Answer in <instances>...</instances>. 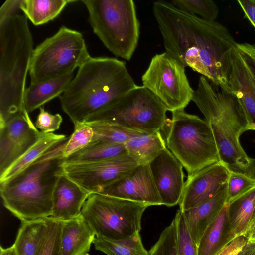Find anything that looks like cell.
<instances>
[{
	"label": "cell",
	"instance_id": "6da1fadb",
	"mask_svg": "<svg viewBox=\"0 0 255 255\" xmlns=\"http://www.w3.org/2000/svg\"><path fill=\"white\" fill-rule=\"evenodd\" d=\"M152 9L165 52L230 92L232 53L238 43L228 28L183 12L170 2L154 1Z\"/></svg>",
	"mask_w": 255,
	"mask_h": 255
},
{
	"label": "cell",
	"instance_id": "7a4b0ae2",
	"mask_svg": "<svg viewBox=\"0 0 255 255\" xmlns=\"http://www.w3.org/2000/svg\"><path fill=\"white\" fill-rule=\"evenodd\" d=\"M192 101L211 127L220 162L230 172L254 178L255 159L247 155L240 142L241 135L252 128L236 96L201 76Z\"/></svg>",
	"mask_w": 255,
	"mask_h": 255
},
{
	"label": "cell",
	"instance_id": "3957f363",
	"mask_svg": "<svg viewBox=\"0 0 255 255\" xmlns=\"http://www.w3.org/2000/svg\"><path fill=\"white\" fill-rule=\"evenodd\" d=\"M136 86L124 61L90 57L59 97L60 103L74 124L85 123Z\"/></svg>",
	"mask_w": 255,
	"mask_h": 255
},
{
	"label": "cell",
	"instance_id": "277c9868",
	"mask_svg": "<svg viewBox=\"0 0 255 255\" xmlns=\"http://www.w3.org/2000/svg\"><path fill=\"white\" fill-rule=\"evenodd\" d=\"M68 139L0 183L3 205L21 222L51 216L54 189L64 174L63 151Z\"/></svg>",
	"mask_w": 255,
	"mask_h": 255
},
{
	"label": "cell",
	"instance_id": "5b68a950",
	"mask_svg": "<svg viewBox=\"0 0 255 255\" xmlns=\"http://www.w3.org/2000/svg\"><path fill=\"white\" fill-rule=\"evenodd\" d=\"M34 49L24 14L0 22V124L26 111L23 98Z\"/></svg>",
	"mask_w": 255,
	"mask_h": 255
},
{
	"label": "cell",
	"instance_id": "8992f818",
	"mask_svg": "<svg viewBox=\"0 0 255 255\" xmlns=\"http://www.w3.org/2000/svg\"><path fill=\"white\" fill-rule=\"evenodd\" d=\"M94 33L115 56L129 61L137 46L140 22L132 0H82Z\"/></svg>",
	"mask_w": 255,
	"mask_h": 255
},
{
	"label": "cell",
	"instance_id": "52a82bcc",
	"mask_svg": "<svg viewBox=\"0 0 255 255\" xmlns=\"http://www.w3.org/2000/svg\"><path fill=\"white\" fill-rule=\"evenodd\" d=\"M166 144L191 176L220 162L218 148L207 121L184 109L172 112Z\"/></svg>",
	"mask_w": 255,
	"mask_h": 255
},
{
	"label": "cell",
	"instance_id": "ba28073f",
	"mask_svg": "<svg viewBox=\"0 0 255 255\" xmlns=\"http://www.w3.org/2000/svg\"><path fill=\"white\" fill-rule=\"evenodd\" d=\"M145 204L99 193L90 194L81 215L96 237L111 240L131 237L141 229Z\"/></svg>",
	"mask_w": 255,
	"mask_h": 255
},
{
	"label": "cell",
	"instance_id": "9c48e42d",
	"mask_svg": "<svg viewBox=\"0 0 255 255\" xmlns=\"http://www.w3.org/2000/svg\"><path fill=\"white\" fill-rule=\"evenodd\" d=\"M90 57L82 33L62 26L34 49L29 72L30 83L73 73Z\"/></svg>",
	"mask_w": 255,
	"mask_h": 255
},
{
	"label": "cell",
	"instance_id": "30bf717a",
	"mask_svg": "<svg viewBox=\"0 0 255 255\" xmlns=\"http://www.w3.org/2000/svg\"><path fill=\"white\" fill-rule=\"evenodd\" d=\"M164 105L143 86L116 99L87 122L101 121L145 133L160 131L168 124Z\"/></svg>",
	"mask_w": 255,
	"mask_h": 255
},
{
	"label": "cell",
	"instance_id": "8fae6325",
	"mask_svg": "<svg viewBox=\"0 0 255 255\" xmlns=\"http://www.w3.org/2000/svg\"><path fill=\"white\" fill-rule=\"evenodd\" d=\"M185 66L166 52L154 55L141 77L149 90L171 112L184 109L194 93Z\"/></svg>",
	"mask_w": 255,
	"mask_h": 255
},
{
	"label": "cell",
	"instance_id": "7c38bea8",
	"mask_svg": "<svg viewBox=\"0 0 255 255\" xmlns=\"http://www.w3.org/2000/svg\"><path fill=\"white\" fill-rule=\"evenodd\" d=\"M139 162L127 154L93 162L64 163L65 175L90 193H98L130 172Z\"/></svg>",
	"mask_w": 255,
	"mask_h": 255
},
{
	"label": "cell",
	"instance_id": "4fadbf2b",
	"mask_svg": "<svg viewBox=\"0 0 255 255\" xmlns=\"http://www.w3.org/2000/svg\"><path fill=\"white\" fill-rule=\"evenodd\" d=\"M39 131L26 111L0 124V176L34 145Z\"/></svg>",
	"mask_w": 255,
	"mask_h": 255
},
{
	"label": "cell",
	"instance_id": "5bb4252c",
	"mask_svg": "<svg viewBox=\"0 0 255 255\" xmlns=\"http://www.w3.org/2000/svg\"><path fill=\"white\" fill-rule=\"evenodd\" d=\"M98 193L149 206L162 205L148 164H139L128 173L104 187Z\"/></svg>",
	"mask_w": 255,
	"mask_h": 255
},
{
	"label": "cell",
	"instance_id": "9a60e30c",
	"mask_svg": "<svg viewBox=\"0 0 255 255\" xmlns=\"http://www.w3.org/2000/svg\"><path fill=\"white\" fill-rule=\"evenodd\" d=\"M148 165L162 205L172 207L179 204L185 186L181 163L166 147Z\"/></svg>",
	"mask_w": 255,
	"mask_h": 255
},
{
	"label": "cell",
	"instance_id": "2e32d148",
	"mask_svg": "<svg viewBox=\"0 0 255 255\" xmlns=\"http://www.w3.org/2000/svg\"><path fill=\"white\" fill-rule=\"evenodd\" d=\"M230 172L219 162L188 176L178 204L179 209H190L213 197L226 185Z\"/></svg>",
	"mask_w": 255,
	"mask_h": 255
},
{
	"label": "cell",
	"instance_id": "e0dca14e",
	"mask_svg": "<svg viewBox=\"0 0 255 255\" xmlns=\"http://www.w3.org/2000/svg\"><path fill=\"white\" fill-rule=\"evenodd\" d=\"M228 84L230 91L236 96L243 107L252 130L255 131V81L237 47L233 49L232 53Z\"/></svg>",
	"mask_w": 255,
	"mask_h": 255
},
{
	"label": "cell",
	"instance_id": "ac0fdd59",
	"mask_svg": "<svg viewBox=\"0 0 255 255\" xmlns=\"http://www.w3.org/2000/svg\"><path fill=\"white\" fill-rule=\"evenodd\" d=\"M90 194L64 173L54 189L50 217L64 221L79 217Z\"/></svg>",
	"mask_w": 255,
	"mask_h": 255
},
{
	"label": "cell",
	"instance_id": "d6986e66",
	"mask_svg": "<svg viewBox=\"0 0 255 255\" xmlns=\"http://www.w3.org/2000/svg\"><path fill=\"white\" fill-rule=\"evenodd\" d=\"M227 184L211 198L190 209L182 211L189 232L198 246L205 230L226 203Z\"/></svg>",
	"mask_w": 255,
	"mask_h": 255
},
{
	"label": "cell",
	"instance_id": "ffe728a7",
	"mask_svg": "<svg viewBox=\"0 0 255 255\" xmlns=\"http://www.w3.org/2000/svg\"><path fill=\"white\" fill-rule=\"evenodd\" d=\"M95 237L81 215L64 221L61 233V255H86Z\"/></svg>",
	"mask_w": 255,
	"mask_h": 255
},
{
	"label": "cell",
	"instance_id": "44dd1931",
	"mask_svg": "<svg viewBox=\"0 0 255 255\" xmlns=\"http://www.w3.org/2000/svg\"><path fill=\"white\" fill-rule=\"evenodd\" d=\"M73 73L38 83H30L24 94L26 110L31 112L53 99L60 97L73 78Z\"/></svg>",
	"mask_w": 255,
	"mask_h": 255
},
{
	"label": "cell",
	"instance_id": "7402d4cb",
	"mask_svg": "<svg viewBox=\"0 0 255 255\" xmlns=\"http://www.w3.org/2000/svg\"><path fill=\"white\" fill-rule=\"evenodd\" d=\"M226 203L204 233L198 246V255H214L233 239Z\"/></svg>",
	"mask_w": 255,
	"mask_h": 255
},
{
	"label": "cell",
	"instance_id": "603a6c76",
	"mask_svg": "<svg viewBox=\"0 0 255 255\" xmlns=\"http://www.w3.org/2000/svg\"><path fill=\"white\" fill-rule=\"evenodd\" d=\"M47 230V218L21 222L13 244L17 255H39Z\"/></svg>",
	"mask_w": 255,
	"mask_h": 255
},
{
	"label": "cell",
	"instance_id": "cb8c5ba5",
	"mask_svg": "<svg viewBox=\"0 0 255 255\" xmlns=\"http://www.w3.org/2000/svg\"><path fill=\"white\" fill-rule=\"evenodd\" d=\"M228 204V220L232 238L247 236L255 220V188Z\"/></svg>",
	"mask_w": 255,
	"mask_h": 255
},
{
	"label": "cell",
	"instance_id": "d4e9b609",
	"mask_svg": "<svg viewBox=\"0 0 255 255\" xmlns=\"http://www.w3.org/2000/svg\"><path fill=\"white\" fill-rule=\"evenodd\" d=\"M63 134L43 133L39 140L0 176V183L10 179L27 167L49 150L67 140Z\"/></svg>",
	"mask_w": 255,
	"mask_h": 255
},
{
	"label": "cell",
	"instance_id": "484cf974",
	"mask_svg": "<svg viewBox=\"0 0 255 255\" xmlns=\"http://www.w3.org/2000/svg\"><path fill=\"white\" fill-rule=\"evenodd\" d=\"M128 154L125 144L92 141L65 160V163H83L115 158Z\"/></svg>",
	"mask_w": 255,
	"mask_h": 255
},
{
	"label": "cell",
	"instance_id": "4316f807",
	"mask_svg": "<svg viewBox=\"0 0 255 255\" xmlns=\"http://www.w3.org/2000/svg\"><path fill=\"white\" fill-rule=\"evenodd\" d=\"M75 0H22L20 10L34 25L45 24L56 18L65 6Z\"/></svg>",
	"mask_w": 255,
	"mask_h": 255
},
{
	"label": "cell",
	"instance_id": "83f0119b",
	"mask_svg": "<svg viewBox=\"0 0 255 255\" xmlns=\"http://www.w3.org/2000/svg\"><path fill=\"white\" fill-rule=\"evenodd\" d=\"M128 154L140 163L148 164L162 150L166 148L160 131L136 136L125 144Z\"/></svg>",
	"mask_w": 255,
	"mask_h": 255
},
{
	"label": "cell",
	"instance_id": "f1b7e54d",
	"mask_svg": "<svg viewBox=\"0 0 255 255\" xmlns=\"http://www.w3.org/2000/svg\"><path fill=\"white\" fill-rule=\"evenodd\" d=\"M93 244L95 249L107 255H148L139 233L128 238L111 240L95 237Z\"/></svg>",
	"mask_w": 255,
	"mask_h": 255
},
{
	"label": "cell",
	"instance_id": "f546056e",
	"mask_svg": "<svg viewBox=\"0 0 255 255\" xmlns=\"http://www.w3.org/2000/svg\"><path fill=\"white\" fill-rule=\"evenodd\" d=\"M85 123L88 124L93 128L94 136L92 141L125 144L133 137L149 133L101 121Z\"/></svg>",
	"mask_w": 255,
	"mask_h": 255
},
{
	"label": "cell",
	"instance_id": "4dcf8cb0",
	"mask_svg": "<svg viewBox=\"0 0 255 255\" xmlns=\"http://www.w3.org/2000/svg\"><path fill=\"white\" fill-rule=\"evenodd\" d=\"M170 3L179 10L204 20L215 21L219 8L212 0H173Z\"/></svg>",
	"mask_w": 255,
	"mask_h": 255
},
{
	"label": "cell",
	"instance_id": "1f68e13d",
	"mask_svg": "<svg viewBox=\"0 0 255 255\" xmlns=\"http://www.w3.org/2000/svg\"><path fill=\"white\" fill-rule=\"evenodd\" d=\"M74 130L67 140L63 151L66 159L88 146L93 140L94 131L87 123H76Z\"/></svg>",
	"mask_w": 255,
	"mask_h": 255
},
{
	"label": "cell",
	"instance_id": "d6a6232c",
	"mask_svg": "<svg viewBox=\"0 0 255 255\" xmlns=\"http://www.w3.org/2000/svg\"><path fill=\"white\" fill-rule=\"evenodd\" d=\"M174 219L176 226L178 255H198V245L191 237L183 214L180 209Z\"/></svg>",
	"mask_w": 255,
	"mask_h": 255
},
{
	"label": "cell",
	"instance_id": "836d02e7",
	"mask_svg": "<svg viewBox=\"0 0 255 255\" xmlns=\"http://www.w3.org/2000/svg\"><path fill=\"white\" fill-rule=\"evenodd\" d=\"M148 255H178L176 226L174 219L161 232Z\"/></svg>",
	"mask_w": 255,
	"mask_h": 255
},
{
	"label": "cell",
	"instance_id": "e575fe53",
	"mask_svg": "<svg viewBox=\"0 0 255 255\" xmlns=\"http://www.w3.org/2000/svg\"><path fill=\"white\" fill-rule=\"evenodd\" d=\"M255 188V178L230 172L227 182L226 203H230Z\"/></svg>",
	"mask_w": 255,
	"mask_h": 255
},
{
	"label": "cell",
	"instance_id": "d590c367",
	"mask_svg": "<svg viewBox=\"0 0 255 255\" xmlns=\"http://www.w3.org/2000/svg\"><path fill=\"white\" fill-rule=\"evenodd\" d=\"M48 230L39 255H61V239L63 221L47 218Z\"/></svg>",
	"mask_w": 255,
	"mask_h": 255
},
{
	"label": "cell",
	"instance_id": "8d00e7d4",
	"mask_svg": "<svg viewBox=\"0 0 255 255\" xmlns=\"http://www.w3.org/2000/svg\"><path fill=\"white\" fill-rule=\"evenodd\" d=\"M35 122V126L44 133H52L58 130L62 122V116L59 114H52L46 111L43 107L40 108Z\"/></svg>",
	"mask_w": 255,
	"mask_h": 255
},
{
	"label": "cell",
	"instance_id": "74e56055",
	"mask_svg": "<svg viewBox=\"0 0 255 255\" xmlns=\"http://www.w3.org/2000/svg\"><path fill=\"white\" fill-rule=\"evenodd\" d=\"M237 47L242 59L255 81V44L238 43Z\"/></svg>",
	"mask_w": 255,
	"mask_h": 255
},
{
	"label": "cell",
	"instance_id": "f35d334b",
	"mask_svg": "<svg viewBox=\"0 0 255 255\" xmlns=\"http://www.w3.org/2000/svg\"><path fill=\"white\" fill-rule=\"evenodd\" d=\"M245 235L236 237L228 242L214 255H237L248 241Z\"/></svg>",
	"mask_w": 255,
	"mask_h": 255
},
{
	"label": "cell",
	"instance_id": "ab89813d",
	"mask_svg": "<svg viewBox=\"0 0 255 255\" xmlns=\"http://www.w3.org/2000/svg\"><path fill=\"white\" fill-rule=\"evenodd\" d=\"M22 0H7L0 8V22L13 15L19 13L21 11L20 5Z\"/></svg>",
	"mask_w": 255,
	"mask_h": 255
},
{
	"label": "cell",
	"instance_id": "60d3db41",
	"mask_svg": "<svg viewBox=\"0 0 255 255\" xmlns=\"http://www.w3.org/2000/svg\"><path fill=\"white\" fill-rule=\"evenodd\" d=\"M245 17L255 28V0H238Z\"/></svg>",
	"mask_w": 255,
	"mask_h": 255
},
{
	"label": "cell",
	"instance_id": "b9f144b4",
	"mask_svg": "<svg viewBox=\"0 0 255 255\" xmlns=\"http://www.w3.org/2000/svg\"><path fill=\"white\" fill-rule=\"evenodd\" d=\"M237 255H255V242L248 239Z\"/></svg>",
	"mask_w": 255,
	"mask_h": 255
},
{
	"label": "cell",
	"instance_id": "7bdbcfd3",
	"mask_svg": "<svg viewBox=\"0 0 255 255\" xmlns=\"http://www.w3.org/2000/svg\"><path fill=\"white\" fill-rule=\"evenodd\" d=\"M0 255H17L13 245L6 248H4L2 246H0Z\"/></svg>",
	"mask_w": 255,
	"mask_h": 255
},
{
	"label": "cell",
	"instance_id": "ee69618b",
	"mask_svg": "<svg viewBox=\"0 0 255 255\" xmlns=\"http://www.w3.org/2000/svg\"><path fill=\"white\" fill-rule=\"evenodd\" d=\"M255 232V220L251 224L247 234L248 238Z\"/></svg>",
	"mask_w": 255,
	"mask_h": 255
},
{
	"label": "cell",
	"instance_id": "f6af8a7d",
	"mask_svg": "<svg viewBox=\"0 0 255 255\" xmlns=\"http://www.w3.org/2000/svg\"><path fill=\"white\" fill-rule=\"evenodd\" d=\"M249 240H251L255 242V232L251 235V236L249 237Z\"/></svg>",
	"mask_w": 255,
	"mask_h": 255
},
{
	"label": "cell",
	"instance_id": "bcb514c9",
	"mask_svg": "<svg viewBox=\"0 0 255 255\" xmlns=\"http://www.w3.org/2000/svg\"><path fill=\"white\" fill-rule=\"evenodd\" d=\"M86 255H90V254L87 253V254H86Z\"/></svg>",
	"mask_w": 255,
	"mask_h": 255
},
{
	"label": "cell",
	"instance_id": "7dc6e473",
	"mask_svg": "<svg viewBox=\"0 0 255 255\" xmlns=\"http://www.w3.org/2000/svg\"><path fill=\"white\" fill-rule=\"evenodd\" d=\"M254 178H255V175H254Z\"/></svg>",
	"mask_w": 255,
	"mask_h": 255
}]
</instances>
